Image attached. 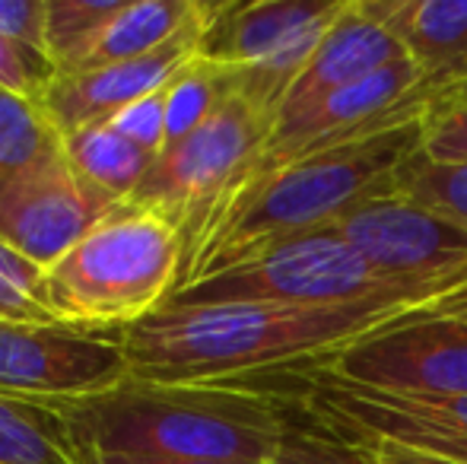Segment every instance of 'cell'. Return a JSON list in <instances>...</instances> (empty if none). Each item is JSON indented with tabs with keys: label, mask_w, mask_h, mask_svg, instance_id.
<instances>
[{
	"label": "cell",
	"mask_w": 467,
	"mask_h": 464,
	"mask_svg": "<svg viewBox=\"0 0 467 464\" xmlns=\"http://www.w3.org/2000/svg\"><path fill=\"white\" fill-rule=\"evenodd\" d=\"M121 204L83 179L64 150L57 160L0 181V242L51 267Z\"/></svg>",
	"instance_id": "cell-10"
},
{
	"label": "cell",
	"mask_w": 467,
	"mask_h": 464,
	"mask_svg": "<svg viewBox=\"0 0 467 464\" xmlns=\"http://www.w3.org/2000/svg\"><path fill=\"white\" fill-rule=\"evenodd\" d=\"M302 410L325 433L353 446L394 442L432 459L467 464V395H420L312 372Z\"/></svg>",
	"instance_id": "cell-7"
},
{
	"label": "cell",
	"mask_w": 467,
	"mask_h": 464,
	"mask_svg": "<svg viewBox=\"0 0 467 464\" xmlns=\"http://www.w3.org/2000/svg\"><path fill=\"white\" fill-rule=\"evenodd\" d=\"M363 6L398 38L442 102L467 93V0H363Z\"/></svg>",
	"instance_id": "cell-13"
},
{
	"label": "cell",
	"mask_w": 467,
	"mask_h": 464,
	"mask_svg": "<svg viewBox=\"0 0 467 464\" xmlns=\"http://www.w3.org/2000/svg\"><path fill=\"white\" fill-rule=\"evenodd\" d=\"M185 242L153 207L124 201L45 267L51 318L83 328H130L160 312L182 284Z\"/></svg>",
	"instance_id": "cell-4"
},
{
	"label": "cell",
	"mask_w": 467,
	"mask_h": 464,
	"mask_svg": "<svg viewBox=\"0 0 467 464\" xmlns=\"http://www.w3.org/2000/svg\"><path fill=\"white\" fill-rule=\"evenodd\" d=\"M201 4L203 0H124L83 70L130 61L162 48L201 13Z\"/></svg>",
	"instance_id": "cell-16"
},
{
	"label": "cell",
	"mask_w": 467,
	"mask_h": 464,
	"mask_svg": "<svg viewBox=\"0 0 467 464\" xmlns=\"http://www.w3.org/2000/svg\"><path fill=\"white\" fill-rule=\"evenodd\" d=\"M0 464H80V452L51 404L0 395Z\"/></svg>",
	"instance_id": "cell-18"
},
{
	"label": "cell",
	"mask_w": 467,
	"mask_h": 464,
	"mask_svg": "<svg viewBox=\"0 0 467 464\" xmlns=\"http://www.w3.org/2000/svg\"><path fill=\"white\" fill-rule=\"evenodd\" d=\"M64 150H67V160L74 162V169L83 179L93 181L99 191L111 194L118 201L134 198L156 162L153 153L124 140L109 124L74 130V134L64 137Z\"/></svg>",
	"instance_id": "cell-17"
},
{
	"label": "cell",
	"mask_w": 467,
	"mask_h": 464,
	"mask_svg": "<svg viewBox=\"0 0 467 464\" xmlns=\"http://www.w3.org/2000/svg\"><path fill=\"white\" fill-rule=\"evenodd\" d=\"M340 0H216L201 57L223 67H252L286 48L308 23L327 16Z\"/></svg>",
	"instance_id": "cell-15"
},
{
	"label": "cell",
	"mask_w": 467,
	"mask_h": 464,
	"mask_svg": "<svg viewBox=\"0 0 467 464\" xmlns=\"http://www.w3.org/2000/svg\"><path fill=\"white\" fill-rule=\"evenodd\" d=\"M166 89L147 96V99L130 102L128 108H121L118 115H111L109 128L118 130L124 140H130L134 147L147 150V153L160 156L166 150Z\"/></svg>",
	"instance_id": "cell-25"
},
{
	"label": "cell",
	"mask_w": 467,
	"mask_h": 464,
	"mask_svg": "<svg viewBox=\"0 0 467 464\" xmlns=\"http://www.w3.org/2000/svg\"><path fill=\"white\" fill-rule=\"evenodd\" d=\"M45 267L0 242V318L10 322H55L42 296Z\"/></svg>",
	"instance_id": "cell-23"
},
{
	"label": "cell",
	"mask_w": 467,
	"mask_h": 464,
	"mask_svg": "<svg viewBox=\"0 0 467 464\" xmlns=\"http://www.w3.org/2000/svg\"><path fill=\"white\" fill-rule=\"evenodd\" d=\"M462 299L467 293L334 309L283 303L162 305L124 328V356L130 378L140 382L248 385L302 397L312 372L327 369L357 344Z\"/></svg>",
	"instance_id": "cell-1"
},
{
	"label": "cell",
	"mask_w": 467,
	"mask_h": 464,
	"mask_svg": "<svg viewBox=\"0 0 467 464\" xmlns=\"http://www.w3.org/2000/svg\"><path fill=\"white\" fill-rule=\"evenodd\" d=\"M334 230L385 277L432 280L467 271L464 226L394 191L357 204Z\"/></svg>",
	"instance_id": "cell-11"
},
{
	"label": "cell",
	"mask_w": 467,
	"mask_h": 464,
	"mask_svg": "<svg viewBox=\"0 0 467 464\" xmlns=\"http://www.w3.org/2000/svg\"><path fill=\"white\" fill-rule=\"evenodd\" d=\"M467 293V271L432 280H394L379 273L334 226L296 235L254 258L182 286L166 305L283 303V305H359L445 299Z\"/></svg>",
	"instance_id": "cell-5"
},
{
	"label": "cell",
	"mask_w": 467,
	"mask_h": 464,
	"mask_svg": "<svg viewBox=\"0 0 467 464\" xmlns=\"http://www.w3.org/2000/svg\"><path fill=\"white\" fill-rule=\"evenodd\" d=\"M274 128V115L235 89L194 134L166 147L130 201L153 207L194 239L210 213L235 191L261 156Z\"/></svg>",
	"instance_id": "cell-6"
},
{
	"label": "cell",
	"mask_w": 467,
	"mask_h": 464,
	"mask_svg": "<svg viewBox=\"0 0 467 464\" xmlns=\"http://www.w3.org/2000/svg\"><path fill=\"white\" fill-rule=\"evenodd\" d=\"M321 372L369 388L467 395V299L385 328Z\"/></svg>",
	"instance_id": "cell-9"
},
{
	"label": "cell",
	"mask_w": 467,
	"mask_h": 464,
	"mask_svg": "<svg viewBox=\"0 0 467 464\" xmlns=\"http://www.w3.org/2000/svg\"><path fill=\"white\" fill-rule=\"evenodd\" d=\"M271 464H379L375 455L366 446H353L337 436L318 429L306 414V423L296 427L283 439L280 452L274 455Z\"/></svg>",
	"instance_id": "cell-24"
},
{
	"label": "cell",
	"mask_w": 467,
	"mask_h": 464,
	"mask_svg": "<svg viewBox=\"0 0 467 464\" xmlns=\"http://www.w3.org/2000/svg\"><path fill=\"white\" fill-rule=\"evenodd\" d=\"M423 134L426 121L404 124L242 181L185 245L179 290L286 239L327 230L357 204L391 191L394 172L423 147Z\"/></svg>",
	"instance_id": "cell-3"
},
{
	"label": "cell",
	"mask_w": 467,
	"mask_h": 464,
	"mask_svg": "<svg viewBox=\"0 0 467 464\" xmlns=\"http://www.w3.org/2000/svg\"><path fill=\"white\" fill-rule=\"evenodd\" d=\"M235 93V67L194 57L166 89V147L194 134Z\"/></svg>",
	"instance_id": "cell-21"
},
{
	"label": "cell",
	"mask_w": 467,
	"mask_h": 464,
	"mask_svg": "<svg viewBox=\"0 0 467 464\" xmlns=\"http://www.w3.org/2000/svg\"><path fill=\"white\" fill-rule=\"evenodd\" d=\"M366 449L375 455L379 464H455V461L432 459V455H423V452H413V449H404V446H394V442H369Z\"/></svg>",
	"instance_id": "cell-29"
},
{
	"label": "cell",
	"mask_w": 467,
	"mask_h": 464,
	"mask_svg": "<svg viewBox=\"0 0 467 464\" xmlns=\"http://www.w3.org/2000/svg\"><path fill=\"white\" fill-rule=\"evenodd\" d=\"M130 378L124 328L0 318V395L26 401H77Z\"/></svg>",
	"instance_id": "cell-8"
},
{
	"label": "cell",
	"mask_w": 467,
	"mask_h": 464,
	"mask_svg": "<svg viewBox=\"0 0 467 464\" xmlns=\"http://www.w3.org/2000/svg\"><path fill=\"white\" fill-rule=\"evenodd\" d=\"M400 57H407L400 42L366 10L363 0H347L344 13L331 23L315 55L289 87L277 118L302 112L334 89L350 87Z\"/></svg>",
	"instance_id": "cell-14"
},
{
	"label": "cell",
	"mask_w": 467,
	"mask_h": 464,
	"mask_svg": "<svg viewBox=\"0 0 467 464\" xmlns=\"http://www.w3.org/2000/svg\"><path fill=\"white\" fill-rule=\"evenodd\" d=\"M80 464H252V461H182V459H140V455H80Z\"/></svg>",
	"instance_id": "cell-30"
},
{
	"label": "cell",
	"mask_w": 467,
	"mask_h": 464,
	"mask_svg": "<svg viewBox=\"0 0 467 464\" xmlns=\"http://www.w3.org/2000/svg\"><path fill=\"white\" fill-rule=\"evenodd\" d=\"M121 4L124 0H48L45 48L55 77L87 67L89 55Z\"/></svg>",
	"instance_id": "cell-20"
},
{
	"label": "cell",
	"mask_w": 467,
	"mask_h": 464,
	"mask_svg": "<svg viewBox=\"0 0 467 464\" xmlns=\"http://www.w3.org/2000/svg\"><path fill=\"white\" fill-rule=\"evenodd\" d=\"M80 455L271 464L306 423L302 397L248 385L124 378L109 391L51 404Z\"/></svg>",
	"instance_id": "cell-2"
},
{
	"label": "cell",
	"mask_w": 467,
	"mask_h": 464,
	"mask_svg": "<svg viewBox=\"0 0 467 464\" xmlns=\"http://www.w3.org/2000/svg\"><path fill=\"white\" fill-rule=\"evenodd\" d=\"M213 0H203L201 13L162 48L150 51L143 57H130V61L55 77L45 89L42 106L64 130V137L74 134V130L93 128V124H105L111 115L128 108L130 102L160 93L194 57H201V45L210 23H213Z\"/></svg>",
	"instance_id": "cell-12"
},
{
	"label": "cell",
	"mask_w": 467,
	"mask_h": 464,
	"mask_svg": "<svg viewBox=\"0 0 467 464\" xmlns=\"http://www.w3.org/2000/svg\"><path fill=\"white\" fill-rule=\"evenodd\" d=\"M51 80H55L51 64L38 61V57L19 51L16 45H10L6 38H0V89L29 96V99H42Z\"/></svg>",
	"instance_id": "cell-28"
},
{
	"label": "cell",
	"mask_w": 467,
	"mask_h": 464,
	"mask_svg": "<svg viewBox=\"0 0 467 464\" xmlns=\"http://www.w3.org/2000/svg\"><path fill=\"white\" fill-rule=\"evenodd\" d=\"M45 26H48V0H0V38L48 64Z\"/></svg>",
	"instance_id": "cell-26"
},
{
	"label": "cell",
	"mask_w": 467,
	"mask_h": 464,
	"mask_svg": "<svg viewBox=\"0 0 467 464\" xmlns=\"http://www.w3.org/2000/svg\"><path fill=\"white\" fill-rule=\"evenodd\" d=\"M391 191L467 230V160H432L420 147L398 166Z\"/></svg>",
	"instance_id": "cell-22"
},
{
	"label": "cell",
	"mask_w": 467,
	"mask_h": 464,
	"mask_svg": "<svg viewBox=\"0 0 467 464\" xmlns=\"http://www.w3.org/2000/svg\"><path fill=\"white\" fill-rule=\"evenodd\" d=\"M423 153L432 160H467V93L432 108L426 118Z\"/></svg>",
	"instance_id": "cell-27"
},
{
	"label": "cell",
	"mask_w": 467,
	"mask_h": 464,
	"mask_svg": "<svg viewBox=\"0 0 467 464\" xmlns=\"http://www.w3.org/2000/svg\"><path fill=\"white\" fill-rule=\"evenodd\" d=\"M64 153V130L42 99L0 89V181Z\"/></svg>",
	"instance_id": "cell-19"
}]
</instances>
